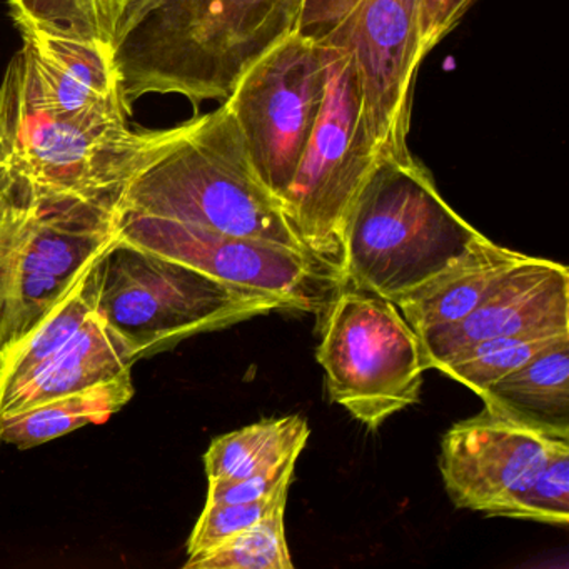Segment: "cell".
Instances as JSON below:
<instances>
[{
	"label": "cell",
	"mask_w": 569,
	"mask_h": 569,
	"mask_svg": "<svg viewBox=\"0 0 569 569\" xmlns=\"http://www.w3.org/2000/svg\"><path fill=\"white\" fill-rule=\"evenodd\" d=\"M302 0H134L114 44L128 104L181 96L224 102L242 74L298 28Z\"/></svg>",
	"instance_id": "6da1fadb"
},
{
	"label": "cell",
	"mask_w": 569,
	"mask_h": 569,
	"mask_svg": "<svg viewBox=\"0 0 569 569\" xmlns=\"http://www.w3.org/2000/svg\"><path fill=\"white\" fill-rule=\"evenodd\" d=\"M132 129L129 122H89L46 104L19 51L0 81V162L48 194L81 199L121 212L129 186L184 132Z\"/></svg>",
	"instance_id": "7a4b0ae2"
},
{
	"label": "cell",
	"mask_w": 569,
	"mask_h": 569,
	"mask_svg": "<svg viewBox=\"0 0 569 569\" xmlns=\"http://www.w3.org/2000/svg\"><path fill=\"white\" fill-rule=\"evenodd\" d=\"M121 214L171 219L311 254L282 202L256 174L224 104L186 121L171 151L129 186Z\"/></svg>",
	"instance_id": "3957f363"
},
{
	"label": "cell",
	"mask_w": 569,
	"mask_h": 569,
	"mask_svg": "<svg viewBox=\"0 0 569 569\" xmlns=\"http://www.w3.org/2000/svg\"><path fill=\"white\" fill-rule=\"evenodd\" d=\"M482 238L446 202L415 156L382 158L346 222L342 281L395 301Z\"/></svg>",
	"instance_id": "277c9868"
},
{
	"label": "cell",
	"mask_w": 569,
	"mask_h": 569,
	"mask_svg": "<svg viewBox=\"0 0 569 569\" xmlns=\"http://www.w3.org/2000/svg\"><path fill=\"white\" fill-rule=\"evenodd\" d=\"M121 212L48 194L0 162V356L119 238Z\"/></svg>",
	"instance_id": "5b68a950"
},
{
	"label": "cell",
	"mask_w": 569,
	"mask_h": 569,
	"mask_svg": "<svg viewBox=\"0 0 569 569\" xmlns=\"http://www.w3.org/2000/svg\"><path fill=\"white\" fill-rule=\"evenodd\" d=\"M96 308L136 361L192 336L292 311L284 299L234 288L119 238L96 262Z\"/></svg>",
	"instance_id": "8992f818"
},
{
	"label": "cell",
	"mask_w": 569,
	"mask_h": 569,
	"mask_svg": "<svg viewBox=\"0 0 569 569\" xmlns=\"http://www.w3.org/2000/svg\"><path fill=\"white\" fill-rule=\"evenodd\" d=\"M325 49V101L282 206L305 248L342 278L346 222L382 156L366 124L355 59Z\"/></svg>",
	"instance_id": "52a82bcc"
},
{
	"label": "cell",
	"mask_w": 569,
	"mask_h": 569,
	"mask_svg": "<svg viewBox=\"0 0 569 569\" xmlns=\"http://www.w3.org/2000/svg\"><path fill=\"white\" fill-rule=\"evenodd\" d=\"M322 316L316 359L336 405L376 429L419 401L421 341L395 302L345 284Z\"/></svg>",
	"instance_id": "ba28073f"
},
{
	"label": "cell",
	"mask_w": 569,
	"mask_h": 569,
	"mask_svg": "<svg viewBox=\"0 0 569 569\" xmlns=\"http://www.w3.org/2000/svg\"><path fill=\"white\" fill-rule=\"evenodd\" d=\"M296 31L322 48L346 51L361 81L366 124L382 158L411 156L419 51L412 0H302Z\"/></svg>",
	"instance_id": "9c48e42d"
},
{
	"label": "cell",
	"mask_w": 569,
	"mask_h": 569,
	"mask_svg": "<svg viewBox=\"0 0 569 569\" xmlns=\"http://www.w3.org/2000/svg\"><path fill=\"white\" fill-rule=\"evenodd\" d=\"M326 49L291 32L236 82L229 109L269 192L284 201L325 101Z\"/></svg>",
	"instance_id": "30bf717a"
},
{
	"label": "cell",
	"mask_w": 569,
	"mask_h": 569,
	"mask_svg": "<svg viewBox=\"0 0 569 569\" xmlns=\"http://www.w3.org/2000/svg\"><path fill=\"white\" fill-rule=\"evenodd\" d=\"M119 239L234 288L284 299L292 311H322L345 286L338 272L308 252L171 219L121 214Z\"/></svg>",
	"instance_id": "8fae6325"
},
{
	"label": "cell",
	"mask_w": 569,
	"mask_h": 569,
	"mask_svg": "<svg viewBox=\"0 0 569 569\" xmlns=\"http://www.w3.org/2000/svg\"><path fill=\"white\" fill-rule=\"evenodd\" d=\"M565 441L485 408L442 436L439 471L458 508L499 518L506 502L526 488Z\"/></svg>",
	"instance_id": "7c38bea8"
},
{
	"label": "cell",
	"mask_w": 569,
	"mask_h": 569,
	"mask_svg": "<svg viewBox=\"0 0 569 569\" xmlns=\"http://www.w3.org/2000/svg\"><path fill=\"white\" fill-rule=\"evenodd\" d=\"M569 332V271L549 259L516 262L465 319L419 335L426 369L438 371L462 349L488 339Z\"/></svg>",
	"instance_id": "4fadbf2b"
},
{
	"label": "cell",
	"mask_w": 569,
	"mask_h": 569,
	"mask_svg": "<svg viewBox=\"0 0 569 569\" xmlns=\"http://www.w3.org/2000/svg\"><path fill=\"white\" fill-rule=\"evenodd\" d=\"M8 11L49 108L82 121L129 122L132 108L126 101L112 48L52 28L26 12Z\"/></svg>",
	"instance_id": "5bb4252c"
},
{
	"label": "cell",
	"mask_w": 569,
	"mask_h": 569,
	"mask_svg": "<svg viewBox=\"0 0 569 569\" xmlns=\"http://www.w3.org/2000/svg\"><path fill=\"white\" fill-rule=\"evenodd\" d=\"M134 362L126 342L109 328L96 309L61 351L2 398L0 418L59 396L84 391L116 379L131 378Z\"/></svg>",
	"instance_id": "9a60e30c"
},
{
	"label": "cell",
	"mask_w": 569,
	"mask_h": 569,
	"mask_svg": "<svg viewBox=\"0 0 569 569\" xmlns=\"http://www.w3.org/2000/svg\"><path fill=\"white\" fill-rule=\"evenodd\" d=\"M522 258L521 252L502 248L485 236L435 278L392 302L418 336L455 325L475 311L496 282Z\"/></svg>",
	"instance_id": "2e32d148"
},
{
	"label": "cell",
	"mask_w": 569,
	"mask_h": 569,
	"mask_svg": "<svg viewBox=\"0 0 569 569\" xmlns=\"http://www.w3.org/2000/svg\"><path fill=\"white\" fill-rule=\"evenodd\" d=\"M479 398L495 415L569 441V335L559 336Z\"/></svg>",
	"instance_id": "e0dca14e"
},
{
	"label": "cell",
	"mask_w": 569,
	"mask_h": 569,
	"mask_svg": "<svg viewBox=\"0 0 569 569\" xmlns=\"http://www.w3.org/2000/svg\"><path fill=\"white\" fill-rule=\"evenodd\" d=\"M134 392L132 378H121L2 416L0 445L29 449L84 426L104 425L131 401Z\"/></svg>",
	"instance_id": "ac0fdd59"
},
{
	"label": "cell",
	"mask_w": 569,
	"mask_h": 569,
	"mask_svg": "<svg viewBox=\"0 0 569 569\" xmlns=\"http://www.w3.org/2000/svg\"><path fill=\"white\" fill-rule=\"evenodd\" d=\"M309 435L305 418L286 416L219 436L204 455L208 481H238L298 461Z\"/></svg>",
	"instance_id": "d6986e66"
},
{
	"label": "cell",
	"mask_w": 569,
	"mask_h": 569,
	"mask_svg": "<svg viewBox=\"0 0 569 569\" xmlns=\"http://www.w3.org/2000/svg\"><path fill=\"white\" fill-rule=\"evenodd\" d=\"M565 335L569 332H561V335L541 332V335L479 341L452 356L438 371L461 382L476 396H481L489 386L531 361L546 346Z\"/></svg>",
	"instance_id": "ffe728a7"
},
{
	"label": "cell",
	"mask_w": 569,
	"mask_h": 569,
	"mask_svg": "<svg viewBox=\"0 0 569 569\" xmlns=\"http://www.w3.org/2000/svg\"><path fill=\"white\" fill-rule=\"evenodd\" d=\"M286 506L251 528L236 532L216 548L189 556L184 568L191 569H292L284 529Z\"/></svg>",
	"instance_id": "44dd1931"
},
{
	"label": "cell",
	"mask_w": 569,
	"mask_h": 569,
	"mask_svg": "<svg viewBox=\"0 0 569 569\" xmlns=\"http://www.w3.org/2000/svg\"><path fill=\"white\" fill-rule=\"evenodd\" d=\"M8 2V9L26 12L31 18L79 38L109 46L114 51L122 21L134 0H28L24 4Z\"/></svg>",
	"instance_id": "7402d4cb"
},
{
	"label": "cell",
	"mask_w": 569,
	"mask_h": 569,
	"mask_svg": "<svg viewBox=\"0 0 569 569\" xmlns=\"http://www.w3.org/2000/svg\"><path fill=\"white\" fill-rule=\"evenodd\" d=\"M499 518L552 526L569 522V441L561 442L521 492L509 499Z\"/></svg>",
	"instance_id": "603a6c76"
},
{
	"label": "cell",
	"mask_w": 569,
	"mask_h": 569,
	"mask_svg": "<svg viewBox=\"0 0 569 569\" xmlns=\"http://www.w3.org/2000/svg\"><path fill=\"white\" fill-rule=\"evenodd\" d=\"M291 482L282 485L268 498L246 502H206L194 529L188 539V556L201 555L221 545L226 539L256 522L268 518L272 511L288 502Z\"/></svg>",
	"instance_id": "cb8c5ba5"
},
{
	"label": "cell",
	"mask_w": 569,
	"mask_h": 569,
	"mask_svg": "<svg viewBox=\"0 0 569 569\" xmlns=\"http://www.w3.org/2000/svg\"><path fill=\"white\" fill-rule=\"evenodd\" d=\"M415 2L416 32L422 58L441 44L478 0H412Z\"/></svg>",
	"instance_id": "d4e9b609"
},
{
	"label": "cell",
	"mask_w": 569,
	"mask_h": 569,
	"mask_svg": "<svg viewBox=\"0 0 569 569\" xmlns=\"http://www.w3.org/2000/svg\"><path fill=\"white\" fill-rule=\"evenodd\" d=\"M296 461L286 462L274 471L249 476L238 481L209 482L208 501L206 502H246L268 498L282 485L292 481Z\"/></svg>",
	"instance_id": "484cf974"
},
{
	"label": "cell",
	"mask_w": 569,
	"mask_h": 569,
	"mask_svg": "<svg viewBox=\"0 0 569 569\" xmlns=\"http://www.w3.org/2000/svg\"><path fill=\"white\" fill-rule=\"evenodd\" d=\"M16 2H26V0H16Z\"/></svg>",
	"instance_id": "4316f807"
}]
</instances>
